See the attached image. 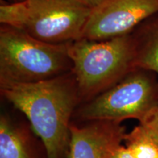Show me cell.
I'll list each match as a JSON object with an SVG mask.
<instances>
[{"label": "cell", "mask_w": 158, "mask_h": 158, "mask_svg": "<svg viewBox=\"0 0 158 158\" xmlns=\"http://www.w3.org/2000/svg\"><path fill=\"white\" fill-rule=\"evenodd\" d=\"M113 158H135L129 149L123 143L116 149Z\"/></svg>", "instance_id": "7c38bea8"}, {"label": "cell", "mask_w": 158, "mask_h": 158, "mask_svg": "<svg viewBox=\"0 0 158 158\" xmlns=\"http://www.w3.org/2000/svg\"><path fill=\"white\" fill-rule=\"evenodd\" d=\"M123 144L135 158H158V141L141 124L125 134Z\"/></svg>", "instance_id": "30bf717a"}, {"label": "cell", "mask_w": 158, "mask_h": 158, "mask_svg": "<svg viewBox=\"0 0 158 158\" xmlns=\"http://www.w3.org/2000/svg\"><path fill=\"white\" fill-rule=\"evenodd\" d=\"M68 48L80 100L89 101L135 69L132 33L105 40L80 38Z\"/></svg>", "instance_id": "7a4b0ae2"}, {"label": "cell", "mask_w": 158, "mask_h": 158, "mask_svg": "<svg viewBox=\"0 0 158 158\" xmlns=\"http://www.w3.org/2000/svg\"><path fill=\"white\" fill-rule=\"evenodd\" d=\"M13 1V2H19V1H21V0H12Z\"/></svg>", "instance_id": "5bb4252c"}, {"label": "cell", "mask_w": 158, "mask_h": 158, "mask_svg": "<svg viewBox=\"0 0 158 158\" xmlns=\"http://www.w3.org/2000/svg\"><path fill=\"white\" fill-rule=\"evenodd\" d=\"M124 127L114 122H91L84 127L71 124L68 158H113L123 143Z\"/></svg>", "instance_id": "52a82bcc"}, {"label": "cell", "mask_w": 158, "mask_h": 158, "mask_svg": "<svg viewBox=\"0 0 158 158\" xmlns=\"http://www.w3.org/2000/svg\"><path fill=\"white\" fill-rule=\"evenodd\" d=\"M158 14V0H105L92 9L81 38L105 40L131 34Z\"/></svg>", "instance_id": "8992f818"}, {"label": "cell", "mask_w": 158, "mask_h": 158, "mask_svg": "<svg viewBox=\"0 0 158 158\" xmlns=\"http://www.w3.org/2000/svg\"><path fill=\"white\" fill-rule=\"evenodd\" d=\"M0 158H30L21 133L5 116L0 118Z\"/></svg>", "instance_id": "9c48e42d"}, {"label": "cell", "mask_w": 158, "mask_h": 158, "mask_svg": "<svg viewBox=\"0 0 158 158\" xmlns=\"http://www.w3.org/2000/svg\"><path fill=\"white\" fill-rule=\"evenodd\" d=\"M80 1L89 8L93 9L103 2L105 0H80Z\"/></svg>", "instance_id": "4fadbf2b"}, {"label": "cell", "mask_w": 158, "mask_h": 158, "mask_svg": "<svg viewBox=\"0 0 158 158\" xmlns=\"http://www.w3.org/2000/svg\"><path fill=\"white\" fill-rule=\"evenodd\" d=\"M1 93L27 116L47 157L67 156L71 116L80 101L72 71L41 81L4 86Z\"/></svg>", "instance_id": "6da1fadb"}, {"label": "cell", "mask_w": 158, "mask_h": 158, "mask_svg": "<svg viewBox=\"0 0 158 158\" xmlns=\"http://www.w3.org/2000/svg\"><path fill=\"white\" fill-rule=\"evenodd\" d=\"M150 71L135 68L119 81L86 102L79 110L84 121L143 122L158 105V83Z\"/></svg>", "instance_id": "5b68a950"}, {"label": "cell", "mask_w": 158, "mask_h": 158, "mask_svg": "<svg viewBox=\"0 0 158 158\" xmlns=\"http://www.w3.org/2000/svg\"><path fill=\"white\" fill-rule=\"evenodd\" d=\"M147 20L135 34V68L155 73L158 76V14Z\"/></svg>", "instance_id": "ba28073f"}, {"label": "cell", "mask_w": 158, "mask_h": 158, "mask_svg": "<svg viewBox=\"0 0 158 158\" xmlns=\"http://www.w3.org/2000/svg\"><path fill=\"white\" fill-rule=\"evenodd\" d=\"M158 141V105L143 122L140 123Z\"/></svg>", "instance_id": "8fae6325"}, {"label": "cell", "mask_w": 158, "mask_h": 158, "mask_svg": "<svg viewBox=\"0 0 158 158\" xmlns=\"http://www.w3.org/2000/svg\"><path fill=\"white\" fill-rule=\"evenodd\" d=\"M68 43H45L15 27L2 24L0 86L38 82L71 72Z\"/></svg>", "instance_id": "3957f363"}, {"label": "cell", "mask_w": 158, "mask_h": 158, "mask_svg": "<svg viewBox=\"0 0 158 158\" xmlns=\"http://www.w3.org/2000/svg\"><path fill=\"white\" fill-rule=\"evenodd\" d=\"M91 10L80 0L2 2L0 23L43 42L62 44L81 38Z\"/></svg>", "instance_id": "277c9868"}]
</instances>
